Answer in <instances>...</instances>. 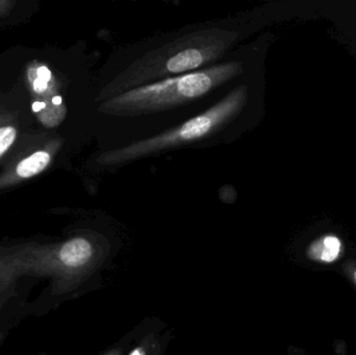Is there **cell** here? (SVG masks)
Returning a JSON list of instances; mask_svg holds the SVG:
<instances>
[{"mask_svg":"<svg viewBox=\"0 0 356 355\" xmlns=\"http://www.w3.org/2000/svg\"><path fill=\"white\" fill-rule=\"evenodd\" d=\"M236 38V31L222 28L201 29L177 38L135 60L102 90L99 98L108 100L171 75L186 74L207 66L223 56Z\"/></svg>","mask_w":356,"mask_h":355,"instance_id":"6da1fadb","label":"cell"},{"mask_svg":"<svg viewBox=\"0 0 356 355\" xmlns=\"http://www.w3.org/2000/svg\"><path fill=\"white\" fill-rule=\"evenodd\" d=\"M242 63L227 62L168 77L129 90L106 100L100 112L112 116L134 117L172 110L196 101L243 72Z\"/></svg>","mask_w":356,"mask_h":355,"instance_id":"7a4b0ae2","label":"cell"},{"mask_svg":"<svg viewBox=\"0 0 356 355\" xmlns=\"http://www.w3.org/2000/svg\"><path fill=\"white\" fill-rule=\"evenodd\" d=\"M247 99L248 87L238 85L209 110L194 118L154 137L134 142L120 149L104 152L97 162L104 166H117L199 141L234 120L244 108Z\"/></svg>","mask_w":356,"mask_h":355,"instance_id":"3957f363","label":"cell"},{"mask_svg":"<svg viewBox=\"0 0 356 355\" xmlns=\"http://www.w3.org/2000/svg\"><path fill=\"white\" fill-rule=\"evenodd\" d=\"M26 83L31 95V110L46 127L58 126L67 114L58 79L43 63L33 60L26 67Z\"/></svg>","mask_w":356,"mask_h":355,"instance_id":"277c9868","label":"cell"},{"mask_svg":"<svg viewBox=\"0 0 356 355\" xmlns=\"http://www.w3.org/2000/svg\"><path fill=\"white\" fill-rule=\"evenodd\" d=\"M60 145V140H51L19 156L0 174V191L19 185L44 172L51 164Z\"/></svg>","mask_w":356,"mask_h":355,"instance_id":"5b68a950","label":"cell"},{"mask_svg":"<svg viewBox=\"0 0 356 355\" xmlns=\"http://www.w3.org/2000/svg\"><path fill=\"white\" fill-rule=\"evenodd\" d=\"M92 256H93L92 244L83 238L69 240L58 250V263H60L65 268H81L90 262Z\"/></svg>","mask_w":356,"mask_h":355,"instance_id":"8992f818","label":"cell"},{"mask_svg":"<svg viewBox=\"0 0 356 355\" xmlns=\"http://www.w3.org/2000/svg\"><path fill=\"white\" fill-rule=\"evenodd\" d=\"M342 252V242L336 236H326L312 244L307 256L313 261L321 263H334Z\"/></svg>","mask_w":356,"mask_h":355,"instance_id":"52a82bcc","label":"cell"},{"mask_svg":"<svg viewBox=\"0 0 356 355\" xmlns=\"http://www.w3.org/2000/svg\"><path fill=\"white\" fill-rule=\"evenodd\" d=\"M19 135L16 118L8 113H0V160L16 143Z\"/></svg>","mask_w":356,"mask_h":355,"instance_id":"ba28073f","label":"cell"},{"mask_svg":"<svg viewBox=\"0 0 356 355\" xmlns=\"http://www.w3.org/2000/svg\"><path fill=\"white\" fill-rule=\"evenodd\" d=\"M15 2L12 0H0V16H6L12 10Z\"/></svg>","mask_w":356,"mask_h":355,"instance_id":"9c48e42d","label":"cell"},{"mask_svg":"<svg viewBox=\"0 0 356 355\" xmlns=\"http://www.w3.org/2000/svg\"><path fill=\"white\" fill-rule=\"evenodd\" d=\"M351 276H353V283H355L356 287V265L355 266L351 267L350 268Z\"/></svg>","mask_w":356,"mask_h":355,"instance_id":"30bf717a","label":"cell"},{"mask_svg":"<svg viewBox=\"0 0 356 355\" xmlns=\"http://www.w3.org/2000/svg\"><path fill=\"white\" fill-rule=\"evenodd\" d=\"M129 355H145V354H144V352L141 349V348H137V349L131 352V354Z\"/></svg>","mask_w":356,"mask_h":355,"instance_id":"8fae6325","label":"cell"},{"mask_svg":"<svg viewBox=\"0 0 356 355\" xmlns=\"http://www.w3.org/2000/svg\"><path fill=\"white\" fill-rule=\"evenodd\" d=\"M106 355H121V350H113V352H108V354H106Z\"/></svg>","mask_w":356,"mask_h":355,"instance_id":"7c38bea8","label":"cell"}]
</instances>
